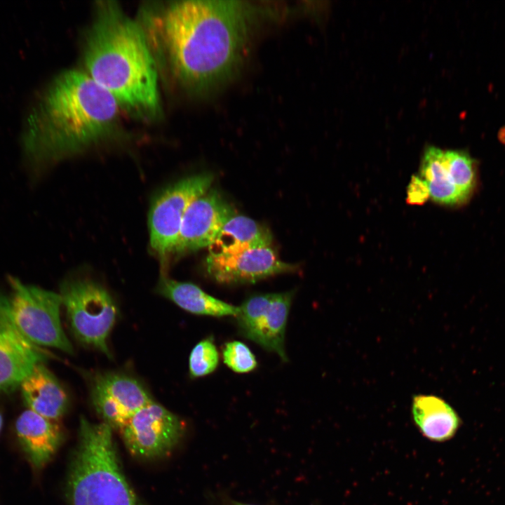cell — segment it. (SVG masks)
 Returning a JSON list of instances; mask_svg holds the SVG:
<instances>
[{
	"label": "cell",
	"mask_w": 505,
	"mask_h": 505,
	"mask_svg": "<svg viewBox=\"0 0 505 505\" xmlns=\"http://www.w3.org/2000/svg\"><path fill=\"white\" fill-rule=\"evenodd\" d=\"M251 13L241 1H177L147 17V29L175 77L203 93L229 79L241 62Z\"/></svg>",
	"instance_id": "6da1fadb"
},
{
	"label": "cell",
	"mask_w": 505,
	"mask_h": 505,
	"mask_svg": "<svg viewBox=\"0 0 505 505\" xmlns=\"http://www.w3.org/2000/svg\"><path fill=\"white\" fill-rule=\"evenodd\" d=\"M119 106L84 71L59 73L25 113L20 142L26 159L36 165L52 163L111 138Z\"/></svg>",
	"instance_id": "7a4b0ae2"
},
{
	"label": "cell",
	"mask_w": 505,
	"mask_h": 505,
	"mask_svg": "<svg viewBox=\"0 0 505 505\" xmlns=\"http://www.w3.org/2000/svg\"><path fill=\"white\" fill-rule=\"evenodd\" d=\"M85 72L120 106L155 114L158 73L144 27L114 1H100L86 36Z\"/></svg>",
	"instance_id": "3957f363"
},
{
	"label": "cell",
	"mask_w": 505,
	"mask_h": 505,
	"mask_svg": "<svg viewBox=\"0 0 505 505\" xmlns=\"http://www.w3.org/2000/svg\"><path fill=\"white\" fill-rule=\"evenodd\" d=\"M67 495L70 505H143L122 472L112 429L104 422L81 417Z\"/></svg>",
	"instance_id": "277c9868"
},
{
	"label": "cell",
	"mask_w": 505,
	"mask_h": 505,
	"mask_svg": "<svg viewBox=\"0 0 505 505\" xmlns=\"http://www.w3.org/2000/svg\"><path fill=\"white\" fill-rule=\"evenodd\" d=\"M8 295L0 294V303L18 331L39 346L73 353L72 346L62 328L60 294L9 279Z\"/></svg>",
	"instance_id": "5b68a950"
},
{
	"label": "cell",
	"mask_w": 505,
	"mask_h": 505,
	"mask_svg": "<svg viewBox=\"0 0 505 505\" xmlns=\"http://www.w3.org/2000/svg\"><path fill=\"white\" fill-rule=\"evenodd\" d=\"M60 295L77 340L110 356L107 342L117 307L107 290L90 280L74 279L62 284Z\"/></svg>",
	"instance_id": "8992f818"
},
{
	"label": "cell",
	"mask_w": 505,
	"mask_h": 505,
	"mask_svg": "<svg viewBox=\"0 0 505 505\" xmlns=\"http://www.w3.org/2000/svg\"><path fill=\"white\" fill-rule=\"evenodd\" d=\"M213 175H194L164 188L153 198L148 217L151 248L164 261L178 239L189 206L210 189Z\"/></svg>",
	"instance_id": "52a82bcc"
},
{
	"label": "cell",
	"mask_w": 505,
	"mask_h": 505,
	"mask_svg": "<svg viewBox=\"0 0 505 505\" xmlns=\"http://www.w3.org/2000/svg\"><path fill=\"white\" fill-rule=\"evenodd\" d=\"M293 292L254 295L238 307V332L264 349L288 360L285 334Z\"/></svg>",
	"instance_id": "ba28073f"
},
{
	"label": "cell",
	"mask_w": 505,
	"mask_h": 505,
	"mask_svg": "<svg viewBox=\"0 0 505 505\" xmlns=\"http://www.w3.org/2000/svg\"><path fill=\"white\" fill-rule=\"evenodd\" d=\"M135 457L152 459L172 451L184 433L183 421L154 400L133 415L119 430Z\"/></svg>",
	"instance_id": "9c48e42d"
},
{
	"label": "cell",
	"mask_w": 505,
	"mask_h": 505,
	"mask_svg": "<svg viewBox=\"0 0 505 505\" xmlns=\"http://www.w3.org/2000/svg\"><path fill=\"white\" fill-rule=\"evenodd\" d=\"M90 398L104 422L119 430L133 415L153 401L137 379L118 372H106L96 377Z\"/></svg>",
	"instance_id": "30bf717a"
},
{
	"label": "cell",
	"mask_w": 505,
	"mask_h": 505,
	"mask_svg": "<svg viewBox=\"0 0 505 505\" xmlns=\"http://www.w3.org/2000/svg\"><path fill=\"white\" fill-rule=\"evenodd\" d=\"M206 271L223 284L252 283L267 277L293 272L296 265L283 262L271 246L255 248L230 255L208 254Z\"/></svg>",
	"instance_id": "8fae6325"
},
{
	"label": "cell",
	"mask_w": 505,
	"mask_h": 505,
	"mask_svg": "<svg viewBox=\"0 0 505 505\" xmlns=\"http://www.w3.org/2000/svg\"><path fill=\"white\" fill-rule=\"evenodd\" d=\"M235 210L213 189L196 198L184 215L173 254L182 255L208 247Z\"/></svg>",
	"instance_id": "7c38bea8"
},
{
	"label": "cell",
	"mask_w": 505,
	"mask_h": 505,
	"mask_svg": "<svg viewBox=\"0 0 505 505\" xmlns=\"http://www.w3.org/2000/svg\"><path fill=\"white\" fill-rule=\"evenodd\" d=\"M48 356L18 331L0 303V393H10L20 387Z\"/></svg>",
	"instance_id": "4fadbf2b"
},
{
	"label": "cell",
	"mask_w": 505,
	"mask_h": 505,
	"mask_svg": "<svg viewBox=\"0 0 505 505\" xmlns=\"http://www.w3.org/2000/svg\"><path fill=\"white\" fill-rule=\"evenodd\" d=\"M14 429L18 445L35 471L47 465L64 439L63 431L56 422L29 409L18 417Z\"/></svg>",
	"instance_id": "5bb4252c"
},
{
	"label": "cell",
	"mask_w": 505,
	"mask_h": 505,
	"mask_svg": "<svg viewBox=\"0 0 505 505\" xmlns=\"http://www.w3.org/2000/svg\"><path fill=\"white\" fill-rule=\"evenodd\" d=\"M20 388L27 409L48 419L58 421L67 410V392L44 363L36 365Z\"/></svg>",
	"instance_id": "9a60e30c"
},
{
	"label": "cell",
	"mask_w": 505,
	"mask_h": 505,
	"mask_svg": "<svg viewBox=\"0 0 505 505\" xmlns=\"http://www.w3.org/2000/svg\"><path fill=\"white\" fill-rule=\"evenodd\" d=\"M411 412L419 431L433 441L449 440L460 426L461 419L457 412L447 402L437 396H415Z\"/></svg>",
	"instance_id": "2e32d148"
},
{
	"label": "cell",
	"mask_w": 505,
	"mask_h": 505,
	"mask_svg": "<svg viewBox=\"0 0 505 505\" xmlns=\"http://www.w3.org/2000/svg\"><path fill=\"white\" fill-rule=\"evenodd\" d=\"M156 291L181 309L196 315L236 317L238 307L210 295L198 285L173 280L164 275L159 280Z\"/></svg>",
	"instance_id": "e0dca14e"
},
{
	"label": "cell",
	"mask_w": 505,
	"mask_h": 505,
	"mask_svg": "<svg viewBox=\"0 0 505 505\" xmlns=\"http://www.w3.org/2000/svg\"><path fill=\"white\" fill-rule=\"evenodd\" d=\"M270 231L254 220L235 213L223 225L209 246V254L230 255L245 250L270 246Z\"/></svg>",
	"instance_id": "ac0fdd59"
},
{
	"label": "cell",
	"mask_w": 505,
	"mask_h": 505,
	"mask_svg": "<svg viewBox=\"0 0 505 505\" xmlns=\"http://www.w3.org/2000/svg\"><path fill=\"white\" fill-rule=\"evenodd\" d=\"M421 173L434 201L454 206L467 201L449 176L443 150L435 147H427L422 160Z\"/></svg>",
	"instance_id": "d6986e66"
},
{
	"label": "cell",
	"mask_w": 505,
	"mask_h": 505,
	"mask_svg": "<svg viewBox=\"0 0 505 505\" xmlns=\"http://www.w3.org/2000/svg\"><path fill=\"white\" fill-rule=\"evenodd\" d=\"M449 176L457 189L468 199L476 185V163L466 152L444 151Z\"/></svg>",
	"instance_id": "ffe728a7"
},
{
	"label": "cell",
	"mask_w": 505,
	"mask_h": 505,
	"mask_svg": "<svg viewBox=\"0 0 505 505\" xmlns=\"http://www.w3.org/2000/svg\"><path fill=\"white\" fill-rule=\"evenodd\" d=\"M219 352L213 337L201 340L192 349L189 358V370L191 377L208 375L217 368Z\"/></svg>",
	"instance_id": "44dd1931"
},
{
	"label": "cell",
	"mask_w": 505,
	"mask_h": 505,
	"mask_svg": "<svg viewBox=\"0 0 505 505\" xmlns=\"http://www.w3.org/2000/svg\"><path fill=\"white\" fill-rule=\"evenodd\" d=\"M222 358L225 365L238 373H247L255 370L257 362L250 348L240 341L226 343L222 350Z\"/></svg>",
	"instance_id": "7402d4cb"
},
{
	"label": "cell",
	"mask_w": 505,
	"mask_h": 505,
	"mask_svg": "<svg viewBox=\"0 0 505 505\" xmlns=\"http://www.w3.org/2000/svg\"><path fill=\"white\" fill-rule=\"evenodd\" d=\"M429 196V189L424 180L417 176L413 177L408 190V201L413 204H421L426 201Z\"/></svg>",
	"instance_id": "603a6c76"
},
{
	"label": "cell",
	"mask_w": 505,
	"mask_h": 505,
	"mask_svg": "<svg viewBox=\"0 0 505 505\" xmlns=\"http://www.w3.org/2000/svg\"><path fill=\"white\" fill-rule=\"evenodd\" d=\"M498 137L499 141L505 144V126L499 130Z\"/></svg>",
	"instance_id": "cb8c5ba5"
},
{
	"label": "cell",
	"mask_w": 505,
	"mask_h": 505,
	"mask_svg": "<svg viewBox=\"0 0 505 505\" xmlns=\"http://www.w3.org/2000/svg\"><path fill=\"white\" fill-rule=\"evenodd\" d=\"M227 505H255V504H245L243 502L230 501Z\"/></svg>",
	"instance_id": "d4e9b609"
},
{
	"label": "cell",
	"mask_w": 505,
	"mask_h": 505,
	"mask_svg": "<svg viewBox=\"0 0 505 505\" xmlns=\"http://www.w3.org/2000/svg\"><path fill=\"white\" fill-rule=\"evenodd\" d=\"M3 422H4L3 415H2L1 412H0V432H1L2 426H3Z\"/></svg>",
	"instance_id": "484cf974"
}]
</instances>
